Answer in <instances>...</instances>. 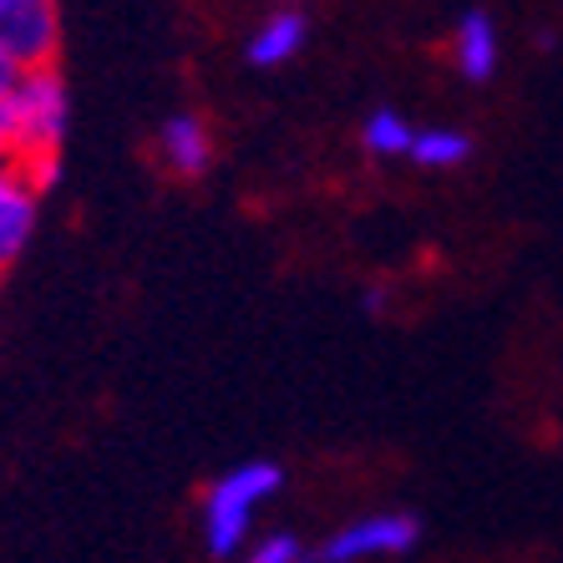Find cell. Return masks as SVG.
<instances>
[{
  "label": "cell",
  "instance_id": "obj_2",
  "mask_svg": "<svg viewBox=\"0 0 563 563\" xmlns=\"http://www.w3.org/2000/svg\"><path fill=\"white\" fill-rule=\"evenodd\" d=\"M285 487V467L279 462H244L229 467L203 498V543L213 559H234L244 549V538L254 528V512Z\"/></svg>",
  "mask_w": 563,
  "mask_h": 563
},
{
  "label": "cell",
  "instance_id": "obj_11",
  "mask_svg": "<svg viewBox=\"0 0 563 563\" xmlns=\"http://www.w3.org/2000/svg\"><path fill=\"white\" fill-rule=\"evenodd\" d=\"M244 563H305V549H300V538L269 533V538H260V543L244 553Z\"/></svg>",
  "mask_w": 563,
  "mask_h": 563
},
{
  "label": "cell",
  "instance_id": "obj_12",
  "mask_svg": "<svg viewBox=\"0 0 563 563\" xmlns=\"http://www.w3.org/2000/svg\"><path fill=\"white\" fill-rule=\"evenodd\" d=\"M15 77H21V66H15L11 56L0 52V102H5V92H11V87H15Z\"/></svg>",
  "mask_w": 563,
  "mask_h": 563
},
{
  "label": "cell",
  "instance_id": "obj_14",
  "mask_svg": "<svg viewBox=\"0 0 563 563\" xmlns=\"http://www.w3.org/2000/svg\"><path fill=\"white\" fill-rule=\"evenodd\" d=\"M361 305H366L371 314H380V305H386V295H380V289H366V300H361Z\"/></svg>",
  "mask_w": 563,
  "mask_h": 563
},
{
  "label": "cell",
  "instance_id": "obj_10",
  "mask_svg": "<svg viewBox=\"0 0 563 563\" xmlns=\"http://www.w3.org/2000/svg\"><path fill=\"white\" fill-rule=\"evenodd\" d=\"M411 122L401 118V112H391V107H376L366 118V128H361V143L371 147L376 157H396V153H411Z\"/></svg>",
  "mask_w": 563,
  "mask_h": 563
},
{
  "label": "cell",
  "instance_id": "obj_5",
  "mask_svg": "<svg viewBox=\"0 0 563 563\" xmlns=\"http://www.w3.org/2000/svg\"><path fill=\"white\" fill-rule=\"evenodd\" d=\"M36 213H41V194L31 188L21 163H0V269L15 264L26 254L31 234H36Z\"/></svg>",
  "mask_w": 563,
  "mask_h": 563
},
{
  "label": "cell",
  "instance_id": "obj_9",
  "mask_svg": "<svg viewBox=\"0 0 563 563\" xmlns=\"http://www.w3.org/2000/svg\"><path fill=\"white\" fill-rule=\"evenodd\" d=\"M467 157H472V137L457 128H427L411 137V163H421V168H457Z\"/></svg>",
  "mask_w": 563,
  "mask_h": 563
},
{
  "label": "cell",
  "instance_id": "obj_8",
  "mask_svg": "<svg viewBox=\"0 0 563 563\" xmlns=\"http://www.w3.org/2000/svg\"><path fill=\"white\" fill-rule=\"evenodd\" d=\"M457 66L467 81H487L498 71V26L487 11H467L457 21Z\"/></svg>",
  "mask_w": 563,
  "mask_h": 563
},
{
  "label": "cell",
  "instance_id": "obj_4",
  "mask_svg": "<svg viewBox=\"0 0 563 563\" xmlns=\"http://www.w3.org/2000/svg\"><path fill=\"white\" fill-rule=\"evenodd\" d=\"M62 46V5L56 0H0V52L21 71L52 66Z\"/></svg>",
  "mask_w": 563,
  "mask_h": 563
},
{
  "label": "cell",
  "instance_id": "obj_1",
  "mask_svg": "<svg viewBox=\"0 0 563 563\" xmlns=\"http://www.w3.org/2000/svg\"><path fill=\"white\" fill-rule=\"evenodd\" d=\"M5 122H11V157H62L66 128H71V92L56 66H26L5 92Z\"/></svg>",
  "mask_w": 563,
  "mask_h": 563
},
{
  "label": "cell",
  "instance_id": "obj_13",
  "mask_svg": "<svg viewBox=\"0 0 563 563\" xmlns=\"http://www.w3.org/2000/svg\"><path fill=\"white\" fill-rule=\"evenodd\" d=\"M0 163H11V122H5V102H0Z\"/></svg>",
  "mask_w": 563,
  "mask_h": 563
},
{
  "label": "cell",
  "instance_id": "obj_3",
  "mask_svg": "<svg viewBox=\"0 0 563 563\" xmlns=\"http://www.w3.org/2000/svg\"><path fill=\"white\" fill-rule=\"evenodd\" d=\"M417 543H421L417 512H380V518H361V523L341 528L335 538H325L314 553H305V563H361V559H380V553H411Z\"/></svg>",
  "mask_w": 563,
  "mask_h": 563
},
{
  "label": "cell",
  "instance_id": "obj_15",
  "mask_svg": "<svg viewBox=\"0 0 563 563\" xmlns=\"http://www.w3.org/2000/svg\"><path fill=\"white\" fill-rule=\"evenodd\" d=\"M279 5H285V11H295V5H300V0H279Z\"/></svg>",
  "mask_w": 563,
  "mask_h": 563
},
{
  "label": "cell",
  "instance_id": "obj_7",
  "mask_svg": "<svg viewBox=\"0 0 563 563\" xmlns=\"http://www.w3.org/2000/svg\"><path fill=\"white\" fill-rule=\"evenodd\" d=\"M305 31H310V26H305V15L279 5L269 21H260V31L250 36L244 56H250V66H260V71H269V66H285L289 56H300Z\"/></svg>",
  "mask_w": 563,
  "mask_h": 563
},
{
  "label": "cell",
  "instance_id": "obj_6",
  "mask_svg": "<svg viewBox=\"0 0 563 563\" xmlns=\"http://www.w3.org/2000/svg\"><path fill=\"white\" fill-rule=\"evenodd\" d=\"M157 153L168 163L173 173H184V178H203L213 163V137L203 128V118L194 112H173L163 128H157Z\"/></svg>",
  "mask_w": 563,
  "mask_h": 563
}]
</instances>
